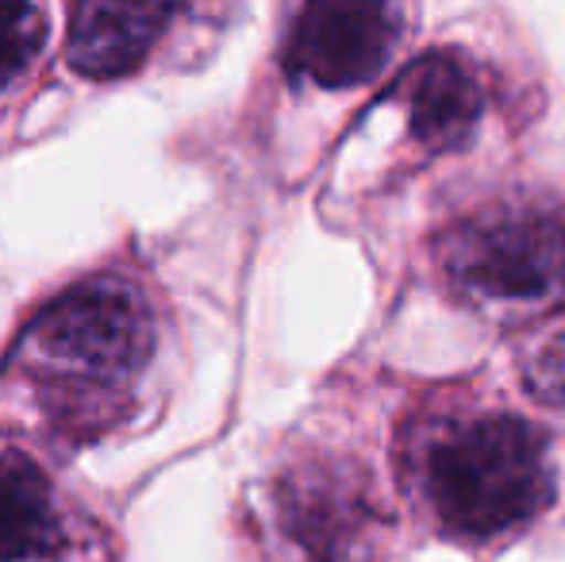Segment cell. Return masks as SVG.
Instances as JSON below:
<instances>
[{
    "instance_id": "cell-1",
    "label": "cell",
    "mask_w": 565,
    "mask_h": 562,
    "mask_svg": "<svg viewBox=\"0 0 565 562\" xmlns=\"http://www.w3.org/2000/svg\"><path fill=\"white\" fill-rule=\"evenodd\" d=\"M162 308L131 274H89L39 305L0 362V405L58 447L135 421L158 385Z\"/></svg>"
},
{
    "instance_id": "cell-2",
    "label": "cell",
    "mask_w": 565,
    "mask_h": 562,
    "mask_svg": "<svg viewBox=\"0 0 565 562\" xmlns=\"http://www.w3.org/2000/svg\"><path fill=\"white\" fill-rule=\"evenodd\" d=\"M408 478L427 517L461 543L527 528L554 497L543 432L515 413H454L412 435Z\"/></svg>"
},
{
    "instance_id": "cell-3",
    "label": "cell",
    "mask_w": 565,
    "mask_h": 562,
    "mask_svg": "<svg viewBox=\"0 0 565 562\" xmlns=\"http://www.w3.org/2000/svg\"><path fill=\"white\" fill-rule=\"evenodd\" d=\"M439 271L466 305L500 320L565 308V209L508 197L443 232Z\"/></svg>"
},
{
    "instance_id": "cell-4",
    "label": "cell",
    "mask_w": 565,
    "mask_h": 562,
    "mask_svg": "<svg viewBox=\"0 0 565 562\" xmlns=\"http://www.w3.org/2000/svg\"><path fill=\"white\" fill-rule=\"evenodd\" d=\"M281 528L320 562H358L381 528L373 486L347 463L292 466L277 486Z\"/></svg>"
},
{
    "instance_id": "cell-5",
    "label": "cell",
    "mask_w": 565,
    "mask_h": 562,
    "mask_svg": "<svg viewBox=\"0 0 565 562\" xmlns=\"http://www.w3.org/2000/svg\"><path fill=\"white\" fill-rule=\"evenodd\" d=\"M396 39L401 8L305 4L285 39V70L323 89H350L385 66Z\"/></svg>"
},
{
    "instance_id": "cell-6",
    "label": "cell",
    "mask_w": 565,
    "mask_h": 562,
    "mask_svg": "<svg viewBox=\"0 0 565 562\" xmlns=\"http://www.w3.org/2000/svg\"><path fill=\"white\" fill-rule=\"evenodd\" d=\"M97 528L23 450H0V562L93 559Z\"/></svg>"
},
{
    "instance_id": "cell-7",
    "label": "cell",
    "mask_w": 565,
    "mask_h": 562,
    "mask_svg": "<svg viewBox=\"0 0 565 562\" xmlns=\"http://www.w3.org/2000/svg\"><path fill=\"white\" fill-rule=\"evenodd\" d=\"M416 142L431 155L461 147L477 131L484 113V82L461 51L439 46L416 59L396 82Z\"/></svg>"
},
{
    "instance_id": "cell-8",
    "label": "cell",
    "mask_w": 565,
    "mask_h": 562,
    "mask_svg": "<svg viewBox=\"0 0 565 562\" xmlns=\"http://www.w3.org/2000/svg\"><path fill=\"white\" fill-rule=\"evenodd\" d=\"M181 15L189 12L178 4H74L66 31L70 70L97 82L131 74Z\"/></svg>"
},
{
    "instance_id": "cell-9",
    "label": "cell",
    "mask_w": 565,
    "mask_h": 562,
    "mask_svg": "<svg viewBox=\"0 0 565 562\" xmlns=\"http://www.w3.org/2000/svg\"><path fill=\"white\" fill-rule=\"evenodd\" d=\"M46 51V12L35 4H0V124L35 93Z\"/></svg>"
},
{
    "instance_id": "cell-10",
    "label": "cell",
    "mask_w": 565,
    "mask_h": 562,
    "mask_svg": "<svg viewBox=\"0 0 565 562\" xmlns=\"http://www.w3.org/2000/svg\"><path fill=\"white\" fill-rule=\"evenodd\" d=\"M523 378H527V390L535 393L543 405L565 413V328L546 336L543 343L531 351Z\"/></svg>"
}]
</instances>
